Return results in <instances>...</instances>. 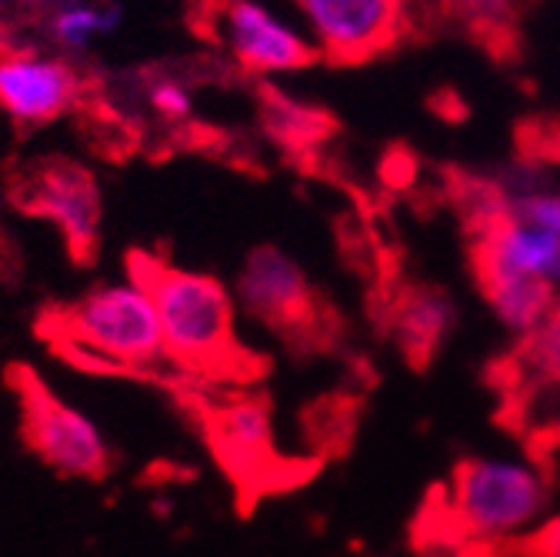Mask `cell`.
Here are the masks:
<instances>
[{
  "label": "cell",
  "instance_id": "obj_15",
  "mask_svg": "<svg viewBox=\"0 0 560 557\" xmlns=\"http://www.w3.org/2000/svg\"><path fill=\"white\" fill-rule=\"evenodd\" d=\"M144 104L167 124H184L194 114V88L180 74H158L144 84Z\"/></svg>",
  "mask_w": 560,
  "mask_h": 557
},
{
  "label": "cell",
  "instance_id": "obj_7",
  "mask_svg": "<svg viewBox=\"0 0 560 557\" xmlns=\"http://www.w3.org/2000/svg\"><path fill=\"white\" fill-rule=\"evenodd\" d=\"M221 40L250 74H291L317 57L307 31L260 0H231L221 14Z\"/></svg>",
  "mask_w": 560,
  "mask_h": 557
},
{
  "label": "cell",
  "instance_id": "obj_10",
  "mask_svg": "<svg viewBox=\"0 0 560 557\" xmlns=\"http://www.w3.org/2000/svg\"><path fill=\"white\" fill-rule=\"evenodd\" d=\"M31 211L47 218L74 257H91L101 241V190L88 167L74 161H47L27 184Z\"/></svg>",
  "mask_w": 560,
  "mask_h": 557
},
{
  "label": "cell",
  "instance_id": "obj_8",
  "mask_svg": "<svg viewBox=\"0 0 560 557\" xmlns=\"http://www.w3.org/2000/svg\"><path fill=\"white\" fill-rule=\"evenodd\" d=\"M477 281L494 277H527L560 288V237L501 204L498 211L483 214L480 237L474 251Z\"/></svg>",
  "mask_w": 560,
  "mask_h": 557
},
{
  "label": "cell",
  "instance_id": "obj_13",
  "mask_svg": "<svg viewBox=\"0 0 560 557\" xmlns=\"http://www.w3.org/2000/svg\"><path fill=\"white\" fill-rule=\"evenodd\" d=\"M451 324L454 307L447 298L434 291H417L397 311V340L413 364H428L441 351L444 337L451 334Z\"/></svg>",
  "mask_w": 560,
  "mask_h": 557
},
{
  "label": "cell",
  "instance_id": "obj_11",
  "mask_svg": "<svg viewBox=\"0 0 560 557\" xmlns=\"http://www.w3.org/2000/svg\"><path fill=\"white\" fill-rule=\"evenodd\" d=\"M214 444L237 477H264L273 464L270 404L264 397H237L221 407L214 414Z\"/></svg>",
  "mask_w": 560,
  "mask_h": 557
},
{
  "label": "cell",
  "instance_id": "obj_17",
  "mask_svg": "<svg viewBox=\"0 0 560 557\" xmlns=\"http://www.w3.org/2000/svg\"><path fill=\"white\" fill-rule=\"evenodd\" d=\"M521 554L524 557H560V514L537 521L521 537Z\"/></svg>",
  "mask_w": 560,
  "mask_h": 557
},
{
  "label": "cell",
  "instance_id": "obj_19",
  "mask_svg": "<svg viewBox=\"0 0 560 557\" xmlns=\"http://www.w3.org/2000/svg\"><path fill=\"white\" fill-rule=\"evenodd\" d=\"M527 404L530 407H547L540 425L560 438V387H534V391H527Z\"/></svg>",
  "mask_w": 560,
  "mask_h": 557
},
{
  "label": "cell",
  "instance_id": "obj_14",
  "mask_svg": "<svg viewBox=\"0 0 560 557\" xmlns=\"http://www.w3.org/2000/svg\"><path fill=\"white\" fill-rule=\"evenodd\" d=\"M517 378H521L524 391L560 387V294H557L550 314L540 321V327L524 337Z\"/></svg>",
  "mask_w": 560,
  "mask_h": 557
},
{
  "label": "cell",
  "instance_id": "obj_6",
  "mask_svg": "<svg viewBox=\"0 0 560 557\" xmlns=\"http://www.w3.org/2000/svg\"><path fill=\"white\" fill-rule=\"evenodd\" d=\"M84 78L60 54L14 47L0 54V111L18 127H44L60 120L81 101Z\"/></svg>",
  "mask_w": 560,
  "mask_h": 557
},
{
  "label": "cell",
  "instance_id": "obj_3",
  "mask_svg": "<svg viewBox=\"0 0 560 557\" xmlns=\"http://www.w3.org/2000/svg\"><path fill=\"white\" fill-rule=\"evenodd\" d=\"M547 477L511 457L460 461L451 480V521L477 541L524 537L547 511Z\"/></svg>",
  "mask_w": 560,
  "mask_h": 557
},
{
  "label": "cell",
  "instance_id": "obj_18",
  "mask_svg": "<svg viewBox=\"0 0 560 557\" xmlns=\"http://www.w3.org/2000/svg\"><path fill=\"white\" fill-rule=\"evenodd\" d=\"M460 8V14H467L474 24H487V27H504L514 18L517 0H454Z\"/></svg>",
  "mask_w": 560,
  "mask_h": 557
},
{
  "label": "cell",
  "instance_id": "obj_9",
  "mask_svg": "<svg viewBox=\"0 0 560 557\" xmlns=\"http://www.w3.org/2000/svg\"><path fill=\"white\" fill-rule=\"evenodd\" d=\"M314 47L334 60L384 50L400 24L404 0H291Z\"/></svg>",
  "mask_w": 560,
  "mask_h": 557
},
{
  "label": "cell",
  "instance_id": "obj_5",
  "mask_svg": "<svg viewBox=\"0 0 560 557\" xmlns=\"http://www.w3.org/2000/svg\"><path fill=\"white\" fill-rule=\"evenodd\" d=\"M237 298L250 317L291 344H317L324 330L320 301L301 264L280 247H257L247 254Z\"/></svg>",
  "mask_w": 560,
  "mask_h": 557
},
{
  "label": "cell",
  "instance_id": "obj_16",
  "mask_svg": "<svg viewBox=\"0 0 560 557\" xmlns=\"http://www.w3.org/2000/svg\"><path fill=\"white\" fill-rule=\"evenodd\" d=\"M504 204L514 207L517 214L550 228L560 237V194H553V190H524V194L508 197Z\"/></svg>",
  "mask_w": 560,
  "mask_h": 557
},
{
  "label": "cell",
  "instance_id": "obj_2",
  "mask_svg": "<svg viewBox=\"0 0 560 557\" xmlns=\"http://www.w3.org/2000/svg\"><path fill=\"white\" fill-rule=\"evenodd\" d=\"M57 334L70 347L117 368L154 371L167 364L154 294L133 270L124 281H107L60 311Z\"/></svg>",
  "mask_w": 560,
  "mask_h": 557
},
{
  "label": "cell",
  "instance_id": "obj_4",
  "mask_svg": "<svg viewBox=\"0 0 560 557\" xmlns=\"http://www.w3.org/2000/svg\"><path fill=\"white\" fill-rule=\"evenodd\" d=\"M18 381L27 448L63 477H104L110 467V448L101 428L84 410L50 394L31 371H21Z\"/></svg>",
  "mask_w": 560,
  "mask_h": 557
},
{
  "label": "cell",
  "instance_id": "obj_12",
  "mask_svg": "<svg viewBox=\"0 0 560 557\" xmlns=\"http://www.w3.org/2000/svg\"><path fill=\"white\" fill-rule=\"evenodd\" d=\"M120 0H50L44 14V37L54 54L74 60L94 54L124 27Z\"/></svg>",
  "mask_w": 560,
  "mask_h": 557
},
{
  "label": "cell",
  "instance_id": "obj_1",
  "mask_svg": "<svg viewBox=\"0 0 560 557\" xmlns=\"http://www.w3.org/2000/svg\"><path fill=\"white\" fill-rule=\"evenodd\" d=\"M154 294L167 364L187 374H244L234 334V298L218 277L137 254L130 267Z\"/></svg>",
  "mask_w": 560,
  "mask_h": 557
}]
</instances>
